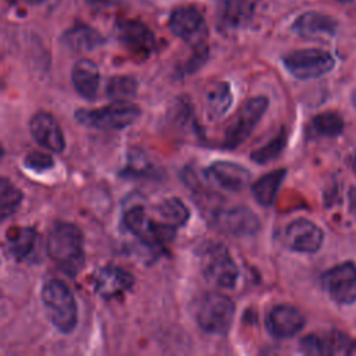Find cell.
Masks as SVG:
<instances>
[{"label": "cell", "instance_id": "obj_1", "mask_svg": "<svg viewBox=\"0 0 356 356\" xmlns=\"http://www.w3.org/2000/svg\"><path fill=\"white\" fill-rule=\"evenodd\" d=\"M46 250L53 263L65 274L74 277L83 266V236L81 229L71 222H57L53 225Z\"/></svg>", "mask_w": 356, "mask_h": 356}, {"label": "cell", "instance_id": "obj_2", "mask_svg": "<svg viewBox=\"0 0 356 356\" xmlns=\"http://www.w3.org/2000/svg\"><path fill=\"white\" fill-rule=\"evenodd\" d=\"M42 302L53 325L70 334L76 327L78 309L74 293L61 280H49L42 289Z\"/></svg>", "mask_w": 356, "mask_h": 356}, {"label": "cell", "instance_id": "obj_3", "mask_svg": "<svg viewBox=\"0 0 356 356\" xmlns=\"http://www.w3.org/2000/svg\"><path fill=\"white\" fill-rule=\"evenodd\" d=\"M139 114V107L129 102H113L100 108L76 110L75 118L79 124L89 128L117 131L134 124Z\"/></svg>", "mask_w": 356, "mask_h": 356}, {"label": "cell", "instance_id": "obj_4", "mask_svg": "<svg viewBox=\"0 0 356 356\" xmlns=\"http://www.w3.org/2000/svg\"><path fill=\"white\" fill-rule=\"evenodd\" d=\"M203 275L218 288L231 289L236 285L239 273L227 248L221 243L206 242L199 253Z\"/></svg>", "mask_w": 356, "mask_h": 356}, {"label": "cell", "instance_id": "obj_5", "mask_svg": "<svg viewBox=\"0 0 356 356\" xmlns=\"http://www.w3.org/2000/svg\"><path fill=\"white\" fill-rule=\"evenodd\" d=\"M234 316V302L221 292L204 293L196 310V320L200 328L214 335H225L231 328Z\"/></svg>", "mask_w": 356, "mask_h": 356}, {"label": "cell", "instance_id": "obj_6", "mask_svg": "<svg viewBox=\"0 0 356 356\" xmlns=\"http://www.w3.org/2000/svg\"><path fill=\"white\" fill-rule=\"evenodd\" d=\"M268 100L266 97H253L242 104L224 134L222 145L227 149H235L242 145L253 132L257 122L267 110Z\"/></svg>", "mask_w": 356, "mask_h": 356}, {"label": "cell", "instance_id": "obj_7", "mask_svg": "<svg viewBox=\"0 0 356 356\" xmlns=\"http://www.w3.org/2000/svg\"><path fill=\"white\" fill-rule=\"evenodd\" d=\"M334 57L320 49L295 50L284 57V65L296 79H313L325 75L334 68Z\"/></svg>", "mask_w": 356, "mask_h": 356}, {"label": "cell", "instance_id": "obj_8", "mask_svg": "<svg viewBox=\"0 0 356 356\" xmlns=\"http://www.w3.org/2000/svg\"><path fill=\"white\" fill-rule=\"evenodd\" d=\"M321 282L332 300L341 305L356 302V266L350 261L341 263L321 277Z\"/></svg>", "mask_w": 356, "mask_h": 356}, {"label": "cell", "instance_id": "obj_9", "mask_svg": "<svg viewBox=\"0 0 356 356\" xmlns=\"http://www.w3.org/2000/svg\"><path fill=\"white\" fill-rule=\"evenodd\" d=\"M213 221L217 229L234 236L254 235L260 228L259 217L245 206L217 210Z\"/></svg>", "mask_w": 356, "mask_h": 356}, {"label": "cell", "instance_id": "obj_10", "mask_svg": "<svg viewBox=\"0 0 356 356\" xmlns=\"http://www.w3.org/2000/svg\"><path fill=\"white\" fill-rule=\"evenodd\" d=\"M323 241V231L306 218L293 220L284 229L285 245L296 252L314 253L321 248Z\"/></svg>", "mask_w": 356, "mask_h": 356}, {"label": "cell", "instance_id": "obj_11", "mask_svg": "<svg viewBox=\"0 0 356 356\" xmlns=\"http://www.w3.org/2000/svg\"><path fill=\"white\" fill-rule=\"evenodd\" d=\"M171 31L185 42L200 46L207 35L202 14L193 7H178L170 15Z\"/></svg>", "mask_w": 356, "mask_h": 356}, {"label": "cell", "instance_id": "obj_12", "mask_svg": "<svg viewBox=\"0 0 356 356\" xmlns=\"http://www.w3.org/2000/svg\"><path fill=\"white\" fill-rule=\"evenodd\" d=\"M305 327L303 314L289 305H275L266 316L267 331L280 339L291 338Z\"/></svg>", "mask_w": 356, "mask_h": 356}, {"label": "cell", "instance_id": "obj_13", "mask_svg": "<svg viewBox=\"0 0 356 356\" xmlns=\"http://www.w3.org/2000/svg\"><path fill=\"white\" fill-rule=\"evenodd\" d=\"M29 129L33 139L44 149L60 153L65 147L63 129L57 120L46 111L36 113L29 122Z\"/></svg>", "mask_w": 356, "mask_h": 356}, {"label": "cell", "instance_id": "obj_14", "mask_svg": "<svg viewBox=\"0 0 356 356\" xmlns=\"http://www.w3.org/2000/svg\"><path fill=\"white\" fill-rule=\"evenodd\" d=\"M95 291L103 299H111L129 291L134 285V275L115 266H107L96 270L93 274Z\"/></svg>", "mask_w": 356, "mask_h": 356}, {"label": "cell", "instance_id": "obj_15", "mask_svg": "<svg viewBox=\"0 0 356 356\" xmlns=\"http://www.w3.org/2000/svg\"><path fill=\"white\" fill-rule=\"evenodd\" d=\"M117 36L128 50L140 56H149L156 46L153 33L139 21H120L117 24Z\"/></svg>", "mask_w": 356, "mask_h": 356}, {"label": "cell", "instance_id": "obj_16", "mask_svg": "<svg viewBox=\"0 0 356 356\" xmlns=\"http://www.w3.org/2000/svg\"><path fill=\"white\" fill-rule=\"evenodd\" d=\"M206 174L220 188L235 192L243 189L250 181L249 170L232 161H216L207 168Z\"/></svg>", "mask_w": 356, "mask_h": 356}, {"label": "cell", "instance_id": "obj_17", "mask_svg": "<svg viewBox=\"0 0 356 356\" xmlns=\"http://www.w3.org/2000/svg\"><path fill=\"white\" fill-rule=\"evenodd\" d=\"M293 31L306 39H328L337 33V22L330 15L310 11L295 21Z\"/></svg>", "mask_w": 356, "mask_h": 356}, {"label": "cell", "instance_id": "obj_18", "mask_svg": "<svg viewBox=\"0 0 356 356\" xmlns=\"http://www.w3.org/2000/svg\"><path fill=\"white\" fill-rule=\"evenodd\" d=\"M71 78L74 88L82 97L93 100L97 96L100 75L97 65L92 60L82 58L76 61L72 68Z\"/></svg>", "mask_w": 356, "mask_h": 356}, {"label": "cell", "instance_id": "obj_19", "mask_svg": "<svg viewBox=\"0 0 356 356\" xmlns=\"http://www.w3.org/2000/svg\"><path fill=\"white\" fill-rule=\"evenodd\" d=\"M253 15V4L249 0H224L218 10L220 26L239 29L249 24Z\"/></svg>", "mask_w": 356, "mask_h": 356}, {"label": "cell", "instance_id": "obj_20", "mask_svg": "<svg viewBox=\"0 0 356 356\" xmlns=\"http://www.w3.org/2000/svg\"><path fill=\"white\" fill-rule=\"evenodd\" d=\"M63 40L65 46L74 51L93 50L103 42L100 33L88 25H76L68 29L64 33Z\"/></svg>", "mask_w": 356, "mask_h": 356}, {"label": "cell", "instance_id": "obj_21", "mask_svg": "<svg viewBox=\"0 0 356 356\" xmlns=\"http://www.w3.org/2000/svg\"><path fill=\"white\" fill-rule=\"evenodd\" d=\"M232 104V93L225 82H216L206 90V108L213 118L222 117Z\"/></svg>", "mask_w": 356, "mask_h": 356}, {"label": "cell", "instance_id": "obj_22", "mask_svg": "<svg viewBox=\"0 0 356 356\" xmlns=\"http://www.w3.org/2000/svg\"><path fill=\"white\" fill-rule=\"evenodd\" d=\"M284 177L285 170H275L257 179L252 185V193L254 199L263 206H270L277 196V192L284 181Z\"/></svg>", "mask_w": 356, "mask_h": 356}, {"label": "cell", "instance_id": "obj_23", "mask_svg": "<svg viewBox=\"0 0 356 356\" xmlns=\"http://www.w3.org/2000/svg\"><path fill=\"white\" fill-rule=\"evenodd\" d=\"M343 131V120L338 113L325 111L316 115L309 127V134L316 138H334Z\"/></svg>", "mask_w": 356, "mask_h": 356}, {"label": "cell", "instance_id": "obj_24", "mask_svg": "<svg viewBox=\"0 0 356 356\" xmlns=\"http://www.w3.org/2000/svg\"><path fill=\"white\" fill-rule=\"evenodd\" d=\"M22 203V192L7 178L0 177V221L13 216Z\"/></svg>", "mask_w": 356, "mask_h": 356}, {"label": "cell", "instance_id": "obj_25", "mask_svg": "<svg viewBox=\"0 0 356 356\" xmlns=\"http://www.w3.org/2000/svg\"><path fill=\"white\" fill-rule=\"evenodd\" d=\"M157 213L161 217L163 222L172 227L182 225L189 218L188 207L178 197H170L163 200L157 207Z\"/></svg>", "mask_w": 356, "mask_h": 356}, {"label": "cell", "instance_id": "obj_26", "mask_svg": "<svg viewBox=\"0 0 356 356\" xmlns=\"http://www.w3.org/2000/svg\"><path fill=\"white\" fill-rule=\"evenodd\" d=\"M36 243V231L31 227L19 228L14 235L8 236V249L17 259H25L31 254Z\"/></svg>", "mask_w": 356, "mask_h": 356}, {"label": "cell", "instance_id": "obj_27", "mask_svg": "<svg viewBox=\"0 0 356 356\" xmlns=\"http://www.w3.org/2000/svg\"><path fill=\"white\" fill-rule=\"evenodd\" d=\"M138 83L132 76H113L106 86V95L113 102H129L135 97Z\"/></svg>", "mask_w": 356, "mask_h": 356}, {"label": "cell", "instance_id": "obj_28", "mask_svg": "<svg viewBox=\"0 0 356 356\" xmlns=\"http://www.w3.org/2000/svg\"><path fill=\"white\" fill-rule=\"evenodd\" d=\"M324 355H349L353 350L352 341L342 332L332 331L321 337Z\"/></svg>", "mask_w": 356, "mask_h": 356}, {"label": "cell", "instance_id": "obj_29", "mask_svg": "<svg viewBox=\"0 0 356 356\" xmlns=\"http://www.w3.org/2000/svg\"><path fill=\"white\" fill-rule=\"evenodd\" d=\"M284 134L285 132H280L268 143H266L264 146L254 150L250 156L252 160H254L259 164H264V163H268V161L277 159L278 154L282 152V149L285 146V135Z\"/></svg>", "mask_w": 356, "mask_h": 356}, {"label": "cell", "instance_id": "obj_30", "mask_svg": "<svg viewBox=\"0 0 356 356\" xmlns=\"http://www.w3.org/2000/svg\"><path fill=\"white\" fill-rule=\"evenodd\" d=\"M153 167L149 163V160L145 157L142 153H135L129 156V161L127 164L125 174L132 175V177H143L149 175L152 172Z\"/></svg>", "mask_w": 356, "mask_h": 356}, {"label": "cell", "instance_id": "obj_31", "mask_svg": "<svg viewBox=\"0 0 356 356\" xmlns=\"http://www.w3.org/2000/svg\"><path fill=\"white\" fill-rule=\"evenodd\" d=\"M24 164L26 168L35 171V172H43L44 170H49L53 167V159L50 154L44 152H31L25 160Z\"/></svg>", "mask_w": 356, "mask_h": 356}, {"label": "cell", "instance_id": "obj_32", "mask_svg": "<svg viewBox=\"0 0 356 356\" xmlns=\"http://www.w3.org/2000/svg\"><path fill=\"white\" fill-rule=\"evenodd\" d=\"M348 199H349V210L353 218L356 220V186L350 188L348 192Z\"/></svg>", "mask_w": 356, "mask_h": 356}, {"label": "cell", "instance_id": "obj_33", "mask_svg": "<svg viewBox=\"0 0 356 356\" xmlns=\"http://www.w3.org/2000/svg\"><path fill=\"white\" fill-rule=\"evenodd\" d=\"M349 161H350V165H352L353 171L356 172V152H355L353 154H350V159H349Z\"/></svg>", "mask_w": 356, "mask_h": 356}, {"label": "cell", "instance_id": "obj_34", "mask_svg": "<svg viewBox=\"0 0 356 356\" xmlns=\"http://www.w3.org/2000/svg\"><path fill=\"white\" fill-rule=\"evenodd\" d=\"M25 1H28V3H31V4H39V3H42L43 0H25Z\"/></svg>", "mask_w": 356, "mask_h": 356}, {"label": "cell", "instance_id": "obj_35", "mask_svg": "<svg viewBox=\"0 0 356 356\" xmlns=\"http://www.w3.org/2000/svg\"><path fill=\"white\" fill-rule=\"evenodd\" d=\"M3 156H4V149H3V146H1V143H0V161H1Z\"/></svg>", "mask_w": 356, "mask_h": 356}]
</instances>
